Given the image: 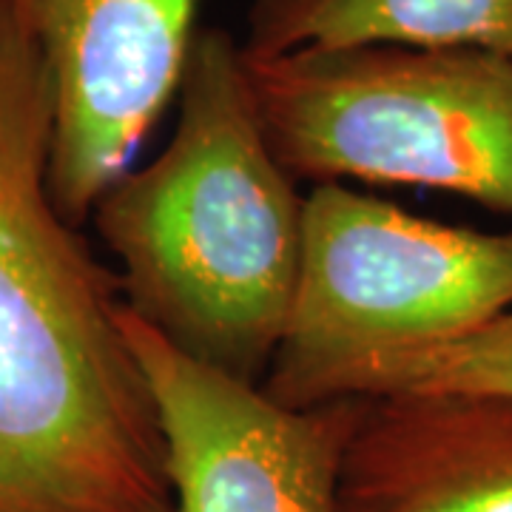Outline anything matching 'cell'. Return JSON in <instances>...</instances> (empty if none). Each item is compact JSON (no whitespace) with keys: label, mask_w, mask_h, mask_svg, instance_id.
Masks as SVG:
<instances>
[{"label":"cell","mask_w":512,"mask_h":512,"mask_svg":"<svg viewBox=\"0 0 512 512\" xmlns=\"http://www.w3.org/2000/svg\"><path fill=\"white\" fill-rule=\"evenodd\" d=\"M52 83L0 0V512H174L117 271L49 191Z\"/></svg>","instance_id":"6da1fadb"},{"label":"cell","mask_w":512,"mask_h":512,"mask_svg":"<svg viewBox=\"0 0 512 512\" xmlns=\"http://www.w3.org/2000/svg\"><path fill=\"white\" fill-rule=\"evenodd\" d=\"M120 325L160 416L174 512H339L359 399L293 410L185 356L128 308Z\"/></svg>","instance_id":"5b68a950"},{"label":"cell","mask_w":512,"mask_h":512,"mask_svg":"<svg viewBox=\"0 0 512 512\" xmlns=\"http://www.w3.org/2000/svg\"><path fill=\"white\" fill-rule=\"evenodd\" d=\"M242 57L293 177L421 185L512 217L510 57L379 43Z\"/></svg>","instance_id":"3957f363"},{"label":"cell","mask_w":512,"mask_h":512,"mask_svg":"<svg viewBox=\"0 0 512 512\" xmlns=\"http://www.w3.org/2000/svg\"><path fill=\"white\" fill-rule=\"evenodd\" d=\"M52 83L49 191L83 228L177 94L200 0H3Z\"/></svg>","instance_id":"8992f818"},{"label":"cell","mask_w":512,"mask_h":512,"mask_svg":"<svg viewBox=\"0 0 512 512\" xmlns=\"http://www.w3.org/2000/svg\"><path fill=\"white\" fill-rule=\"evenodd\" d=\"M370 43L512 60V0H254L242 52L271 57Z\"/></svg>","instance_id":"ba28073f"},{"label":"cell","mask_w":512,"mask_h":512,"mask_svg":"<svg viewBox=\"0 0 512 512\" xmlns=\"http://www.w3.org/2000/svg\"><path fill=\"white\" fill-rule=\"evenodd\" d=\"M402 393L512 396V308L439 345L367 356L330 376L316 404Z\"/></svg>","instance_id":"9c48e42d"},{"label":"cell","mask_w":512,"mask_h":512,"mask_svg":"<svg viewBox=\"0 0 512 512\" xmlns=\"http://www.w3.org/2000/svg\"><path fill=\"white\" fill-rule=\"evenodd\" d=\"M339 512H512V396L359 399Z\"/></svg>","instance_id":"52a82bcc"},{"label":"cell","mask_w":512,"mask_h":512,"mask_svg":"<svg viewBox=\"0 0 512 512\" xmlns=\"http://www.w3.org/2000/svg\"><path fill=\"white\" fill-rule=\"evenodd\" d=\"M510 308L512 231L444 225L316 183L288 328L262 390L293 410L313 407L339 370L456 339Z\"/></svg>","instance_id":"277c9868"},{"label":"cell","mask_w":512,"mask_h":512,"mask_svg":"<svg viewBox=\"0 0 512 512\" xmlns=\"http://www.w3.org/2000/svg\"><path fill=\"white\" fill-rule=\"evenodd\" d=\"M157 160L111 183L92 225L123 302L185 356L262 387L288 328L305 197L276 160L242 43L197 29Z\"/></svg>","instance_id":"7a4b0ae2"}]
</instances>
